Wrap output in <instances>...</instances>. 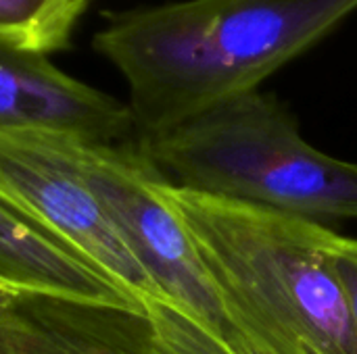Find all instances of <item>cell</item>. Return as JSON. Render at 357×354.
<instances>
[{
    "label": "cell",
    "instance_id": "obj_12",
    "mask_svg": "<svg viewBox=\"0 0 357 354\" xmlns=\"http://www.w3.org/2000/svg\"><path fill=\"white\" fill-rule=\"evenodd\" d=\"M8 294H10L8 290H2V288H0V303H2V300H4V298L8 296Z\"/></svg>",
    "mask_w": 357,
    "mask_h": 354
},
{
    "label": "cell",
    "instance_id": "obj_4",
    "mask_svg": "<svg viewBox=\"0 0 357 354\" xmlns=\"http://www.w3.org/2000/svg\"><path fill=\"white\" fill-rule=\"evenodd\" d=\"M161 169L140 138L86 146L84 177L163 296L232 354H253L215 292L188 236L155 192Z\"/></svg>",
    "mask_w": 357,
    "mask_h": 354
},
{
    "label": "cell",
    "instance_id": "obj_2",
    "mask_svg": "<svg viewBox=\"0 0 357 354\" xmlns=\"http://www.w3.org/2000/svg\"><path fill=\"white\" fill-rule=\"evenodd\" d=\"M155 192L199 255L253 354H357L324 223L174 186Z\"/></svg>",
    "mask_w": 357,
    "mask_h": 354
},
{
    "label": "cell",
    "instance_id": "obj_9",
    "mask_svg": "<svg viewBox=\"0 0 357 354\" xmlns=\"http://www.w3.org/2000/svg\"><path fill=\"white\" fill-rule=\"evenodd\" d=\"M92 0H0V35L52 54L69 46Z\"/></svg>",
    "mask_w": 357,
    "mask_h": 354
},
{
    "label": "cell",
    "instance_id": "obj_13",
    "mask_svg": "<svg viewBox=\"0 0 357 354\" xmlns=\"http://www.w3.org/2000/svg\"><path fill=\"white\" fill-rule=\"evenodd\" d=\"M0 288H2V290H8V292H13V290H10V288H6V286H4L2 282H0Z\"/></svg>",
    "mask_w": 357,
    "mask_h": 354
},
{
    "label": "cell",
    "instance_id": "obj_6",
    "mask_svg": "<svg viewBox=\"0 0 357 354\" xmlns=\"http://www.w3.org/2000/svg\"><path fill=\"white\" fill-rule=\"evenodd\" d=\"M48 56L0 35L2 131H44L90 146L138 138L128 104L63 73Z\"/></svg>",
    "mask_w": 357,
    "mask_h": 354
},
{
    "label": "cell",
    "instance_id": "obj_8",
    "mask_svg": "<svg viewBox=\"0 0 357 354\" xmlns=\"http://www.w3.org/2000/svg\"><path fill=\"white\" fill-rule=\"evenodd\" d=\"M0 282L13 292L73 296L142 311V303L98 263L2 198Z\"/></svg>",
    "mask_w": 357,
    "mask_h": 354
},
{
    "label": "cell",
    "instance_id": "obj_11",
    "mask_svg": "<svg viewBox=\"0 0 357 354\" xmlns=\"http://www.w3.org/2000/svg\"><path fill=\"white\" fill-rule=\"evenodd\" d=\"M331 259L335 273L341 282V288L345 292L354 323L357 332V240L347 238L335 232L331 240Z\"/></svg>",
    "mask_w": 357,
    "mask_h": 354
},
{
    "label": "cell",
    "instance_id": "obj_1",
    "mask_svg": "<svg viewBox=\"0 0 357 354\" xmlns=\"http://www.w3.org/2000/svg\"><path fill=\"white\" fill-rule=\"evenodd\" d=\"M357 0H178L109 15L94 48L123 77L138 138L159 136L261 83Z\"/></svg>",
    "mask_w": 357,
    "mask_h": 354
},
{
    "label": "cell",
    "instance_id": "obj_7",
    "mask_svg": "<svg viewBox=\"0 0 357 354\" xmlns=\"http://www.w3.org/2000/svg\"><path fill=\"white\" fill-rule=\"evenodd\" d=\"M0 354H178L144 311L44 292L0 303Z\"/></svg>",
    "mask_w": 357,
    "mask_h": 354
},
{
    "label": "cell",
    "instance_id": "obj_10",
    "mask_svg": "<svg viewBox=\"0 0 357 354\" xmlns=\"http://www.w3.org/2000/svg\"><path fill=\"white\" fill-rule=\"evenodd\" d=\"M142 309L159 336L178 354H232L167 298H144Z\"/></svg>",
    "mask_w": 357,
    "mask_h": 354
},
{
    "label": "cell",
    "instance_id": "obj_3",
    "mask_svg": "<svg viewBox=\"0 0 357 354\" xmlns=\"http://www.w3.org/2000/svg\"><path fill=\"white\" fill-rule=\"evenodd\" d=\"M178 188L324 223L357 219V165L312 146L270 92L230 98L159 136L140 138Z\"/></svg>",
    "mask_w": 357,
    "mask_h": 354
},
{
    "label": "cell",
    "instance_id": "obj_5",
    "mask_svg": "<svg viewBox=\"0 0 357 354\" xmlns=\"http://www.w3.org/2000/svg\"><path fill=\"white\" fill-rule=\"evenodd\" d=\"M86 146L56 134L0 129V198L77 246L140 303L165 298L90 190Z\"/></svg>",
    "mask_w": 357,
    "mask_h": 354
}]
</instances>
